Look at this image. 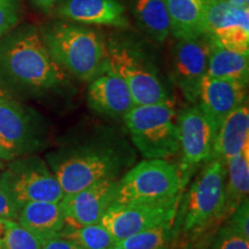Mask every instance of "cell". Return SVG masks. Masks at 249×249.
<instances>
[{
	"mask_svg": "<svg viewBox=\"0 0 249 249\" xmlns=\"http://www.w3.org/2000/svg\"><path fill=\"white\" fill-rule=\"evenodd\" d=\"M135 14L143 29L158 43L171 35V20L164 0H136Z\"/></svg>",
	"mask_w": 249,
	"mask_h": 249,
	"instance_id": "obj_23",
	"label": "cell"
},
{
	"mask_svg": "<svg viewBox=\"0 0 249 249\" xmlns=\"http://www.w3.org/2000/svg\"><path fill=\"white\" fill-rule=\"evenodd\" d=\"M204 34L227 49L249 53V8L234 7L226 0L208 1Z\"/></svg>",
	"mask_w": 249,
	"mask_h": 249,
	"instance_id": "obj_13",
	"label": "cell"
},
{
	"mask_svg": "<svg viewBox=\"0 0 249 249\" xmlns=\"http://www.w3.org/2000/svg\"><path fill=\"white\" fill-rule=\"evenodd\" d=\"M60 236L76 242L85 249H111L117 240L101 223L83 226L65 225Z\"/></svg>",
	"mask_w": 249,
	"mask_h": 249,
	"instance_id": "obj_25",
	"label": "cell"
},
{
	"mask_svg": "<svg viewBox=\"0 0 249 249\" xmlns=\"http://www.w3.org/2000/svg\"><path fill=\"white\" fill-rule=\"evenodd\" d=\"M0 181L18 209L28 202H60L65 196L48 163L34 154L9 161Z\"/></svg>",
	"mask_w": 249,
	"mask_h": 249,
	"instance_id": "obj_9",
	"label": "cell"
},
{
	"mask_svg": "<svg viewBox=\"0 0 249 249\" xmlns=\"http://www.w3.org/2000/svg\"><path fill=\"white\" fill-rule=\"evenodd\" d=\"M117 180H103L60 201L65 223L83 226L101 223L103 216L114 203Z\"/></svg>",
	"mask_w": 249,
	"mask_h": 249,
	"instance_id": "obj_14",
	"label": "cell"
},
{
	"mask_svg": "<svg viewBox=\"0 0 249 249\" xmlns=\"http://www.w3.org/2000/svg\"><path fill=\"white\" fill-rule=\"evenodd\" d=\"M107 66L128 87L135 105L171 101L160 74L139 49L118 40L107 46Z\"/></svg>",
	"mask_w": 249,
	"mask_h": 249,
	"instance_id": "obj_7",
	"label": "cell"
},
{
	"mask_svg": "<svg viewBox=\"0 0 249 249\" xmlns=\"http://www.w3.org/2000/svg\"><path fill=\"white\" fill-rule=\"evenodd\" d=\"M171 20V34L179 38L204 35L207 0H164Z\"/></svg>",
	"mask_w": 249,
	"mask_h": 249,
	"instance_id": "obj_21",
	"label": "cell"
},
{
	"mask_svg": "<svg viewBox=\"0 0 249 249\" xmlns=\"http://www.w3.org/2000/svg\"><path fill=\"white\" fill-rule=\"evenodd\" d=\"M17 220L43 241L58 236L66 225L60 202H28L18 207Z\"/></svg>",
	"mask_w": 249,
	"mask_h": 249,
	"instance_id": "obj_19",
	"label": "cell"
},
{
	"mask_svg": "<svg viewBox=\"0 0 249 249\" xmlns=\"http://www.w3.org/2000/svg\"><path fill=\"white\" fill-rule=\"evenodd\" d=\"M226 1L229 2L230 5L234 6V7H241V8L248 7V4H249V0H226Z\"/></svg>",
	"mask_w": 249,
	"mask_h": 249,
	"instance_id": "obj_33",
	"label": "cell"
},
{
	"mask_svg": "<svg viewBox=\"0 0 249 249\" xmlns=\"http://www.w3.org/2000/svg\"><path fill=\"white\" fill-rule=\"evenodd\" d=\"M18 207L0 181V218L17 219Z\"/></svg>",
	"mask_w": 249,
	"mask_h": 249,
	"instance_id": "obj_30",
	"label": "cell"
},
{
	"mask_svg": "<svg viewBox=\"0 0 249 249\" xmlns=\"http://www.w3.org/2000/svg\"><path fill=\"white\" fill-rule=\"evenodd\" d=\"M87 98L90 108L112 119H124L135 105L124 81L107 65L90 81Z\"/></svg>",
	"mask_w": 249,
	"mask_h": 249,
	"instance_id": "obj_15",
	"label": "cell"
},
{
	"mask_svg": "<svg viewBox=\"0 0 249 249\" xmlns=\"http://www.w3.org/2000/svg\"><path fill=\"white\" fill-rule=\"evenodd\" d=\"M126 138L110 127H98L68 139L45 156L65 196L103 180H118L135 161Z\"/></svg>",
	"mask_w": 249,
	"mask_h": 249,
	"instance_id": "obj_1",
	"label": "cell"
},
{
	"mask_svg": "<svg viewBox=\"0 0 249 249\" xmlns=\"http://www.w3.org/2000/svg\"><path fill=\"white\" fill-rule=\"evenodd\" d=\"M207 75L248 83L249 53L227 49L210 37Z\"/></svg>",
	"mask_w": 249,
	"mask_h": 249,
	"instance_id": "obj_22",
	"label": "cell"
},
{
	"mask_svg": "<svg viewBox=\"0 0 249 249\" xmlns=\"http://www.w3.org/2000/svg\"><path fill=\"white\" fill-rule=\"evenodd\" d=\"M179 169L166 160H145L117 180L114 204L167 200L182 194Z\"/></svg>",
	"mask_w": 249,
	"mask_h": 249,
	"instance_id": "obj_6",
	"label": "cell"
},
{
	"mask_svg": "<svg viewBox=\"0 0 249 249\" xmlns=\"http://www.w3.org/2000/svg\"><path fill=\"white\" fill-rule=\"evenodd\" d=\"M176 249H194V247H193L192 244L187 242V244L182 245V246H179V247H177Z\"/></svg>",
	"mask_w": 249,
	"mask_h": 249,
	"instance_id": "obj_34",
	"label": "cell"
},
{
	"mask_svg": "<svg viewBox=\"0 0 249 249\" xmlns=\"http://www.w3.org/2000/svg\"><path fill=\"white\" fill-rule=\"evenodd\" d=\"M249 147V108L247 102L220 123L210 160H229Z\"/></svg>",
	"mask_w": 249,
	"mask_h": 249,
	"instance_id": "obj_18",
	"label": "cell"
},
{
	"mask_svg": "<svg viewBox=\"0 0 249 249\" xmlns=\"http://www.w3.org/2000/svg\"><path fill=\"white\" fill-rule=\"evenodd\" d=\"M211 249H249V239L225 223L218 230Z\"/></svg>",
	"mask_w": 249,
	"mask_h": 249,
	"instance_id": "obj_27",
	"label": "cell"
},
{
	"mask_svg": "<svg viewBox=\"0 0 249 249\" xmlns=\"http://www.w3.org/2000/svg\"><path fill=\"white\" fill-rule=\"evenodd\" d=\"M43 240L17 219L0 218V249H42Z\"/></svg>",
	"mask_w": 249,
	"mask_h": 249,
	"instance_id": "obj_26",
	"label": "cell"
},
{
	"mask_svg": "<svg viewBox=\"0 0 249 249\" xmlns=\"http://www.w3.org/2000/svg\"><path fill=\"white\" fill-rule=\"evenodd\" d=\"M45 135L42 118L0 89V160L33 155L44 147Z\"/></svg>",
	"mask_w": 249,
	"mask_h": 249,
	"instance_id": "obj_8",
	"label": "cell"
},
{
	"mask_svg": "<svg viewBox=\"0 0 249 249\" xmlns=\"http://www.w3.org/2000/svg\"><path fill=\"white\" fill-rule=\"evenodd\" d=\"M66 20L85 24L127 28L129 21L118 0H67L59 8Z\"/></svg>",
	"mask_w": 249,
	"mask_h": 249,
	"instance_id": "obj_17",
	"label": "cell"
},
{
	"mask_svg": "<svg viewBox=\"0 0 249 249\" xmlns=\"http://www.w3.org/2000/svg\"><path fill=\"white\" fill-rule=\"evenodd\" d=\"M123 120L145 160H167L179 152L178 113L172 101L134 105Z\"/></svg>",
	"mask_w": 249,
	"mask_h": 249,
	"instance_id": "obj_5",
	"label": "cell"
},
{
	"mask_svg": "<svg viewBox=\"0 0 249 249\" xmlns=\"http://www.w3.org/2000/svg\"><path fill=\"white\" fill-rule=\"evenodd\" d=\"M176 240L173 223H169L126 236L111 249H170Z\"/></svg>",
	"mask_w": 249,
	"mask_h": 249,
	"instance_id": "obj_24",
	"label": "cell"
},
{
	"mask_svg": "<svg viewBox=\"0 0 249 249\" xmlns=\"http://www.w3.org/2000/svg\"><path fill=\"white\" fill-rule=\"evenodd\" d=\"M50 55L66 73L90 82L107 68V45L95 30L57 23L42 34Z\"/></svg>",
	"mask_w": 249,
	"mask_h": 249,
	"instance_id": "obj_3",
	"label": "cell"
},
{
	"mask_svg": "<svg viewBox=\"0 0 249 249\" xmlns=\"http://www.w3.org/2000/svg\"><path fill=\"white\" fill-rule=\"evenodd\" d=\"M181 195L157 202L114 204L103 216L101 224L118 241L151 227L174 223Z\"/></svg>",
	"mask_w": 249,
	"mask_h": 249,
	"instance_id": "obj_11",
	"label": "cell"
},
{
	"mask_svg": "<svg viewBox=\"0 0 249 249\" xmlns=\"http://www.w3.org/2000/svg\"><path fill=\"white\" fill-rule=\"evenodd\" d=\"M226 164L213 160L202 166L185 195L180 198L173 227L177 239L180 234L197 236L213 224L220 223Z\"/></svg>",
	"mask_w": 249,
	"mask_h": 249,
	"instance_id": "obj_4",
	"label": "cell"
},
{
	"mask_svg": "<svg viewBox=\"0 0 249 249\" xmlns=\"http://www.w3.org/2000/svg\"><path fill=\"white\" fill-rule=\"evenodd\" d=\"M42 249H85L76 242L64 238V236H52L43 241Z\"/></svg>",
	"mask_w": 249,
	"mask_h": 249,
	"instance_id": "obj_31",
	"label": "cell"
},
{
	"mask_svg": "<svg viewBox=\"0 0 249 249\" xmlns=\"http://www.w3.org/2000/svg\"><path fill=\"white\" fill-rule=\"evenodd\" d=\"M207 1H217V0H207Z\"/></svg>",
	"mask_w": 249,
	"mask_h": 249,
	"instance_id": "obj_36",
	"label": "cell"
},
{
	"mask_svg": "<svg viewBox=\"0 0 249 249\" xmlns=\"http://www.w3.org/2000/svg\"><path fill=\"white\" fill-rule=\"evenodd\" d=\"M178 130L181 154L178 169L185 189L196 171L209 161L217 127L198 105H192L178 113Z\"/></svg>",
	"mask_w": 249,
	"mask_h": 249,
	"instance_id": "obj_10",
	"label": "cell"
},
{
	"mask_svg": "<svg viewBox=\"0 0 249 249\" xmlns=\"http://www.w3.org/2000/svg\"><path fill=\"white\" fill-rule=\"evenodd\" d=\"M67 82V73L50 55L35 27L14 28L0 39V88L40 96Z\"/></svg>",
	"mask_w": 249,
	"mask_h": 249,
	"instance_id": "obj_2",
	"label": "cell"
},
{
	"mask_svg": "<svg viewBox=\"0 0 249 249\" xmlns=\"http://www.w3.org/2000/svg\"><path fill=\"white\" fill-rule=\"evenodd\" d=\"M33 1L37 7L44 9V11H49L57 4L58 0H33Z\"/></svg>",
	"mask_w": 249,
	"mask_h": 249,
	"instance_id": "obj_32",
	"label": "cell"
},
{
	"mask_svg": "<svg viewBox=\"0 0 249 249\" xmlns=\"http://www.w3.org/2000/svg\"><path fill=\"white\" fill-rule=\"evenodd\" d=\"M226 178L220 222H225L236 208L248 198L249 147L225 161Z\"/></svg>",
	"mask_w": 249,
	"mask_h": 249,
	"instance_id": "obj_20",
	"label": "cell"
},
{
	"mask_svg": "<svg viewBox=\"0 0 249 249\" xmlns=\"http://www.w3.org/2000/svg\"><path fill=\"white\" fill-rule=\"evenodd\" d=\"M20 20L18 0H0V39L18 26Z\"/></svg>",
	"mask_w": 249,
	"mask_h": 249,
	"instance_id": "obj_28",
	"label": "cell"
},
{
	"mask_svg": "<svg viewBox=\"0 0 249 249\" xmlns=\"http://www.w3.org/2000/svg\"><path fill=\"white\" fill-rule=\"evenodd\" d=\"M226 223L249 239V198L245 200L230 216Z\"/></svg>",
	"mask_w": 249,
	"mask_h": 249,
	"instance_id": "obj_29",
	"label": "cell"
},
{
	"mask_svg": "<svg viewBox=\"0 0 249 249\" xmlns=\"http://www.w3.org/2000/svg\"><path fill=\"white\" fill-rule=\"evenodd\" d=\"M247 102V83L205 75L202 80L198 107L219 126L225 118Z\"/></svg>",
	"mask_w": 249,
	"mask_h": 249,
	"instance_id": "obj_16",
	"label": "cell"
},
{
	"mask_svg": "<svg viewBox=\"0 0 249 249\" xmlns=\"http://www.w3.org/2000/svg\"><path fill=\"white\" fill-rule=\"evenodd\" d=\"M2 167V164H1V160H0V169H1Z\"/></svg>",
	"mask_w": 249,
	"mask_h": 249,
	"instance_id": "obj_35",
	"label": "cell"
},
{
	"mask_svg": "<svg viewBox=\"0 0 249 249\" xmlns=\"http://www.w3.org/2000/svg\"><path fill=\"white\" fill-rule=\"evenodd\" d=\"M210 40V36L204 34L179 38L172 48L171 77L192 104H197L202 80L207 75Z\"/></svg>",
	"mask_w": 249,
	"mask_h": 249,
	"instance_id": "obj_12",
	"label": "cell"
}]
</instances>
